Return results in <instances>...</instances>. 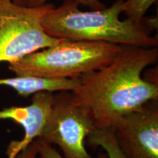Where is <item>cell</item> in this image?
<instances>
[{
  "label": "cell",
  "instance_id": "52a82bcc",
  "mask_svg": "<svg viewBox=\"0 0 158 158\" xmlns=\"http://www.w3.org/2000/svg\"><path fill=\"white\" fill-rule=\"evenodd\" d=\"M54 93L37 92L32 94L31 102L29 106H12L0 110V120L10 119L24 130V138L22 141L14 143L19 152L40 136L51 114Z\"/></svg>",
  "mask_w": 158,
  "mask_h": 158
},
{
  "label": "cell",
  "instance_id": "5b68a950",
  "mask_svg": "<svg viewBox=\"0 0 158 158\" xmlns=\"http://www.w3.org/2000/svg\"><path fill=\"white\" fill-rule=\"evenodd\" d=\"M95 129L89 112L75 104L70 92L54 93L49 118L39 138L56 145L64 158H97L86 149L88 135Z\"/></svg>",
  "mask_w": 158,
  "mask_h": 158
},
{
  "label": "cell",
  "instance_id": "ba28073f",
  "mask_svg": "<svg viewBox=\"0 0 158 158\" xmlns=\"http://www.w3.org/2000/svg\"><path fill=\"white\" fill-rule=\"evenodd\" d=\"M80 84L78 78H47L35 76H15L0 78L1 86H9L18 94L27 98L40 92H71Z\"/></svg>",
  "mask_w": 158,
  "mask_h": 158
},
{
  "label": "cell",
  "instance_id": "277c9868",
  "mask_svg": "<svg viewBox=\"0 0 158 158\" xmlns=\"http://www.w3.org/2000/svg\"><path fill=\"white\" fill-rule=\"evenodd\" d=\"M55 7L48 2L28 7L0 0V62L9 64L59 43L62 38L47 34L42 25L43 18Z\"/></svg>",
  "mask_w": 158,
  "mask_h": 158
},
{
  "label": "cell",
  "instance_id": "3957f363",
  "mask_svg": "<svg viewBox=\"0 0 158 158\" xmlns=\"http://www.w3.org/2000/svg\"><path fill=\"white\" fill-rule=\"evenodd\" d=\"M122 45L114 43L62 38L59 43L9 63L16 76L78 78L110 64Z\"/></svg>",
  "mask_w": 158,
  "mask_h": 158
},
{
  "label": "cell",
  "instance_id": "8fae6325",
  "mask_svg": "<svg viewBox=\"0 0 158 158\" xmlns=\"http://www.w3.org/2000/svg\"><path fill=\"white\" fill-rule=\"evenodd\" d=\"M37 147V156L36 158H64L50 144H48L40 138L35 139ZM97 158H108L106 153H100Z\"/></svg>",
  "mask_w": 158,
  "mask_h": 158
},
{
  "label": "cell",
  "instance_id": "5bb4252c",
  "mask_svg": "<svg viewBox=\"0 0 158 158\" xmlns=\"http://www.w3.org/2000/svg\"><path fill=\"white\" fill-rule=\"evenodd\" d=\"M13 2H14L15 4H17V5L27 6L28 5L29 0H13Z\"/></svg>",
  "mask_w": 158,
  "mask_h": 158
},
{
  "label": "cell",
  "instance_id": "7a4b0ae2",
  "mask_svg": "<svg viewBox=\"0 0 158 158\" xmlns=\"http://www.w3.org/2000/svg\"><path fill=\"white\" fill-rule=\"evenodd\" d=\"M124 9V0H116L109 7L90 11L81 10L75 2L65 0L43 18L42 25L47 34L56 38L157 47V38L151 36L143 23L120 19Z\"/></svg>",
  "mask_w": 158,
  "mask_h": 158
},
{
  "label": "cell",
  "instance_id": "9c48e42d",
  "mask_svg": "<svg viewBox=\"0 0 158 158\" xmlns=\"http://www.w3.org/2000/svg\"><path fill=\"white\" fill-rule=\"evenodd\" d=\"M86 143L91 147H102L108 158H125L116 143L112 127L95 128L86 138Z\"/></svg>",
  "mask_w": 158,
  "mask_h": 158
},
{
  "label": "cell",
  "instance_id": "8992f818",
  "mask_svg": "<svg viewBox=\"0 0 158 158\" xmlns=\"http://www.w3.org/2000/svg\"><path fill=\"white\" fill-rule=\"evenodd\" d=\"M111 127L125 158H158L157 100L122 116Z\"/></svg>",
  "mask_w": 158,
  "mask_h": 158
},
{
  "label": "cell",
  "instance_id": "6da1fadb",
  "mask_svg": "<svg viewBox=\"0 0 158 158\" xmlns=\"http://www.w3.org/2000/svg\"><path fill=\"white\" fill-rule=\"evenodd\" d=\"M157 59V47L122 45L109 64L81 77L70 92L73 100L89 112L96 129L111 127L122 116L158 100L157 81L142 77Z\"/></svg>",
  "mask_w": 158,
  "mask_h": 158
},
{
  "label": "cell",
  "instance_id": "7c38bea8",
  "mask_svg": "<svg viewBox=\"0 0 158 158\" xmlns=\"http://www.w3.org/2000/svg\"><path fill=\"white\" fill-rule=\"evenodd\" d=\"M48 0H29L28 7H36L40 6L46 3ZM78 5H84L85 7H89L92 10H102L106 7V6L102 3L100 0H72Z\"/></svg>",
  "mask_w": 158,
  "mask_h": 158
},
{
  "label": "cell",
  "instance_id": "4fadbf2b",
  "mask_svg": "<svg viewBox=\"0 0 158 158\" xmlns=\"http://www.w3.org/2000/svg\"><path fill=\"white\" fill-rule=\"evenodd\" d=\"M17 158H36L37 156V147L35 140L19 152Z\"/></svg>",
  "mask_w": 158,
  "mask_h": 158
},
{
  "label": "cell",
  "instance_id": "30bf717a",
  "mask_svg": "<svg viewBox=\"0 0 158 158\" xmlns=\"http://www.w3.org/2000/svg\"><path fill=\"white\" fill-rule=\"evenodd\" d=\"M157 0H124L123 13L130 21L135 23H143L147 12Z\"/></svg>",
  "mask_w": 158,
  "mask_h": 158
}]
</instances>
